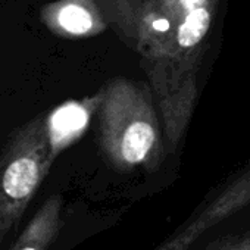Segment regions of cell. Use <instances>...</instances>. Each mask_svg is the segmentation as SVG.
Here are the masks:
<instances>
[{"instance_id": "6da1fadb", "label": "cell", "mask_w": 250, "mask_h": 250, "mask_svg": "<svg viewBox=\"0 0 250 250\" xmlns=\"http://www.w3.org/2000/svg\"><path fill=\"white\" fill-rule=\"evenodd\" d=\"M100 147L119 171L155 169L164 156L162 118L150 85L113 78L100 90Z\"/></svg>"}, {"instance_id": "7a4b0ae2", "label": "cell", "mask_w": 250, "mask_h": 250, "mask_svg": "<svg viewBox=\"0 0 250 250\" xmlns=\"http://www.w3.org/2000/svg\"><path fill=\"white\" fill-rule=\"evenodd\" d=\"M53 162L46 115L31 118L8 139L0 152V246L21 221Z\"/></svg>"}, {"instance_id": "3957f363", "label": "cell", "mask_w": 250, "mask_h": 250, "mask_svg": "<svg viewBox=\"0 0 250 250\" xmlns=\"http://www.w3.org/2000/svg\"><path fill=\"white\" fill-rule=\"evenodd\" d=\"M247 205H250V168L229 180L216 197L210 200L190 224L180 229V234L172 235L156 250H187L209 227L229 218Z\"/></svg>"}, {"instance_id": "277c9868", "label": "cell", "mask_w": 250, "mask_h": 250, "mask_svg": "<svg viewBox=\"0 0 250 250\" xmlns=\"http://www.w3.org/2000/svg\"><path fill=\"white\" fill-rule=\"evenodd\" d=\"M43 25L56 37L90 39L109 27L97 0H55L40 11Z\"/></svg>"}, {"instance_id": "5b68a950", "label": "cell", "mask_w": 250, "mask_h": 250, "mask_svg": "<svg viewBox=\"0 0 250 250\" xmlns=\"http://www.w3.org/2000/svg\"><path fill=\"white\" fill-rule=\"evenodd\" d=\"M100 99L99 91L80 100L65 102L46 115V133L53 161L84 136L99 109Z\"/></svg>"}, {"instance_id": "8992f818", "label": "cell", "mask_w": 250, "mask_h": 250, "mask_svg": "<svg viewBox=\"0 0 250 250\" xmlns=\"http://www.w3.org/2000/svg\"><path fill=\"white\" fill-rule=\"evenodd\" d=\"M61 210V196H50L22 229L11 250H46L59 232Z\"/></svg>"}, {"instance_id": "52a82bcc", "label": "cell", "mask_w": 250, "mask_h": 250, "mask_svg": "<svg viewBox=\"0 0 250 250\" xmlns=\"http://www.w3.org/2000/svg\"><path fill=\"white\" fill-rule=\"evenodd\" d=\"M208 250H250V229L210 246Z\"/></svg>"}]
</instances>
